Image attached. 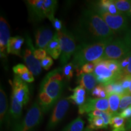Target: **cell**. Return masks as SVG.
<instances>
[{"label":"cell","instance_id":"1","mask_svg":"<svg viewBox=\"0 0 131 131\" xmlns=\"http://www.w3.org/2000/svg\"><path fill=\"white\" fill-rule=\"evenodd\" d=\"M74 34L81 44L110 41L115 35L102 18L91 8L82 12Z\"/></svg>","mask_w":131,"mask_h":131},{"label":"cell","instance_id":"2","mask_svg":"<svg viewBox=\"0 0 131 131\" xmlns=\"http://www.w3.org/2000/svg\"><path fill=\"white\" fill-rule=\"evenodd\" d=\"M109 42L84 43L77 46L72 61L75 69H77L85 64L97 61L103 59L106 46Z\"/></svg>","mask_w":131,"mask_h":131},{"label":"cell","instance_id":"3","mask_svg":"<svg viewBox=\"0 0 131 131\" xmlns=\"http://www.w3.org/2000/svg\"><path fill=\"white\" fill-rule=\"evenodd\" d=\"M29 16L32 21L40 22L45 18L50 21L55 19L58 1L56 0H28L25 1Z\"/></svg>","mask_w":131,"mask_h":131},{"label":"cell","instance_id":"4","mask_svg":"<svg viewBox=\"0 0 131 131\" xmlns=\"http://www.w3.org/2000/svg\"><path fill=\"white\" fill-rule=\"evenodd\" d=\"M44 114L38 101H35L14 131H36L42 122Z\"/></svg>","mask_w":131,"mask_h":131},{"label":"cell","instance_id":"5","mask_svg":"<svg viewBox=\"0 0 131 131\" xmlns=\"http://www.w3.org/2000/svg\"><path fill=\"white\" fill-rule=\"evenodd\" d=\"M57 32L61 48L60 63L64 66L68 64V61L76 50V41L74 35L65 27L61 31Z\"/></svg>","mask_w":131,"mask_h":131},{"label":"cell","instance_id":"6","mask_svg":"<svg viewBox=\"0 0 131 131\" xmlns=\"http://www.w3.org/2000/svg\"><path fill=\"white\" fill-rule=\"evenodd\" d=\"M94 10L105 21L114 34L126 33L128 30V17L126 15L122 14L114 15L101 10Z\"/></svg>","mask_w":131,"mask_h":131},{"label":"cell","instance_id":"7","mask_svg":"<svg viewBox=\"0 0 131 131\" xmlns=\"http://www.w3.org/2000/svg\"><path fill=\"white\" fill-rule=\"evenodd\" d=\"M131 51L123 40L113 39L106 45L103 59L119 61Z\"/></svg>","mask_w":131,"mask_h":131},{"label":"cell","instance_id":"8","mask_svg":"<svg viewBox=\"0 0 131 131\" xmlns=\"http://www.w3.org/2000/svg\"><path fill=\"white\" fill-rule=\"evenodd\" d=\"M95 67L93 73L95 77L97 83L106 85L109 83L119 81L124 76L113 72L107 68L104 59L95 61Z\"/></svg>","mask_w":131,"mask_h":131},{"label":"cell","instance_id":"9","mask_svg":"<svg viewBox=\"0 0 131 131\" xmlns=\"http://www.w3.org/2000/svg\"><path fill=\"white\" fill-rule=\"evenodd\" d=\"M70 101L68 98L60 100L52 110L51 115L47 123V131L53 130L64 118L69 109Z\"/></svg>","mask_w":131,"mask_h":131},{"label":"cell","instance_id":"10","mask_svg":"<svg viewBox=\"0 0 131 131\" xmlns=\"http://www.w3.org/2000/svg\"><path fill=\"white\" fill-rule=\"evenodd\" d=\"M26 47L23 52V57L29 70L35 76H38L42 72L41 62L34 56L33 50L35 49L32 41L28 34H26Z\"/></svg>","mask_w":131,"mask_h":131},{"label":"cell","instance_id":"11","mask_svg":"<svg viewBox=\"0 0 131 131\" xmlns=\"http://www.w3.org/2000/svg\"><path fill=\"white\" fill-rule=\"evenodd\" d=\"M10 83L12 88V95L23 106L27 105L30 96L28 84L16 75H15L12 81H10Z\"/></svg>","mask_w":131,"mask_h":131},{"label":"cell","instance_id":"12","mask_svg":"<svg viewBox=\"0 0 131 131\" xmlns=\"http://www.w3.org/2000/svg\"><path fill=\"white\" fill-rule=\"evenodd\" d=\"M64 81L52 80L44 78L41 83L40 91H45L51 97L55 103L59 101L64 88Z\"/></svg>","mask_w":131,"mask_h":131},{"label":"cell","instance_id":"13","mask_svg":"<svg viewBox=\"0 0 131 131\" xmlns=\"http://www.w3.org/2000/svg\"><path fill=\"white\" fill-rule=\"evenodd\" d=\"M23 106L12 95L10 106L9 109L7 121L6 123L8 129H10L11 130L14 131L22 121L23 119H21V118L23 114Z\"/></svg>","mask_w":131,"mask_h":131},{"label":"cell","instance_id":"14","mask_svg":"<svg viewBox=\"0 0 131 131\" xmlns=\"http://www.w3.org/2000/svg\"><path fill=\"white\" fill-rule=\"evenodd\" d=\"M96 110L104 112L109 111V104L107 98H88L84 104L79 106L78 114L80 115L88 114Z\"/></svg>","mask_w":131,"mask_h":131},{"label":"cell","instance_id":"15","mask_svg":"<svg viewBox=\"0 0 131 131\" xmlns=\"http://www.w3.org/2000/svg\"><path fill=\"white\" fill-rule=\"evenodd\" d=\"M10 26L6 19L1 16L0 18V55L1 58L7 57L8 42L10 38Z\"/></svg>","mask_w":131,"mask_h":131},{"label":"cell","instance_id":"16","mask_svg":"<svg viewBox=\"0 0 131 131\" xmlns=\"http://www.w3.org/2000/svg\"><path fill=\"white\" fill-rule=\"evenodd\" d=\"M54 34L52 29L46 26L38 27L35 32L36 47L38 49H46L47 45L53 39Z\"/></svg>","mask_w":131,"mask_h":131},{"label":"cell","instance_id":"17","mask_svg":"<svg viewBox=\"0 0 131 131\" xmlns=\"http://www.w3.org/2000/svg\"><path fill=\"white\" fill-rule=\"evenodd\" d=\"M91 9L95 10L103 11L114 15L120 14L114 4V0H101L95 1L92 3Z\"/></svg>","mask_w":131,"mask_h":131},{"label":"cell","instance_id":"18","mask_svg":"<svg viewBox=\"0 0 131 131\" xmlns=\"http://www.w3.org/2000/svg\"><path fill=\"white\" fill-rule=\"evenodd\" d=\"M77 83L84 88L89 94L96 86L97 81L94 73H83L78 76Z\"/></svg>","mask_w":131,"mask_h":131},{"label":"cell","instance_id":"19","mask_svg":"<svg viewBox=\"0 0 131 131\" xmlns=\"http://www.w3.org/2000/svg\"><path fill=\"white\" fill-rule=\"evenodd\" d=\"M24 42V39L20 36H15L10 38L7 45V53L21 57V47Z\"/></svg>","mask_w":131,"mask_h":131},{"label":"cell","instance_id":"20","mask_svg":"<svg viewBox=\"0 0 131 131\" xmlns=\"http://www.w3.org/2000/svg\"><path fill=\"white\" fill-rule=\"evenodd\" d=\"M8 114V101L7 97L6 95L4 89L2 85H1L0 89V123H1V127L2 126L7 123Z\"/></svg>","mask_w":131,"mask_h":131},{"label":"cell","instance_id":"21","mask_svg":"<svg viewBox=\"0 0 131 131\" xmlns=\"http://www.w3.org/2000/svg\"><path fill=\"white\" fill-rule=\"evenodd\" d=\"M52 58L57 60L61 55V48L57 32L54 34L53 39L50 41L45 49Z\"/></svg>","mask_w":131,"mask_h":131},{"label":"cell","instance_id":"22","mask_svg":"<svg viewBox=\"0 0 131 131\" xmlns=\"http://www.w3.org/2000/svg\"><path fill=\"white\" fill-rule=\"evenodd\" d=\"M73 94L68 96V99L69 101H72L74 104L78 106H81L86 102V89L83 87L78 86L72 90Z\"/></svg>","mask_w":131,"mask_h":131},{"label":"cell","instance_id":"23","mask_svg":"<svg viewBox=\"0 0 131 131\" xmlns=\"http://www.w3.org/2000/svg\"><path fill=\"white\" fill-rule=\"evenodd\" d=\"M37 101L45 114L48 112L56 104L53 100L45 91H40Z\"/></svg>","mask_w":131,"mask_h":131},{"label":"cell","instance_id":"24","mask_svg":"<svg viewBox=\"0 0 131 131\" xmlns=\"http://www.w3.org/2000/svg\"><path fill=\"white\" fill-rule=\"evenodd\" d=\"M122 95L117 94H112L107 95V100L109 104V112L113 115L119 114L118 112Z\"/></svg>","mask_w":131,"mask_h":131},{"label":"cell","instance_id":"25","mask_svg":"<svg viewBox=\"0 0 131 131\" xmlns=\"http://www.w3.org/2000/svg\"><path fill=\"white\" fill-rule=\"evenodd\" d=\"M89 124L84 131H95L103 129H107V127L104 124L102 118L96 117L94 118H88Z\"/></svg>","mask_w":131,"mask_h":131},{"label":"cell","instance_id":"26","mask_svg":"<svg viewBox=\"0 0 131 131\" xmlns=\"http://www.w3.org/2000/svg\"><path fill=\"white\" fill-rule=\"evenodd\" d=\"M110 126L112 127V131H126L125 119L120 117L119 114L113 116Z\"/></svg>","mask_w":131,"mask_h":131},{"label":"cell","instance_id":"27","mask_svg":"<svg viewBox=\"0 0 131 131\" xmlns=\"http://www.w3.org/2000/svg\"><path fill=\"white\" fill-rule=\"evenodd\" d=\"M84 121L78 117L69 123L61 131H84Z\"/></svg>","mask_w":131,"mask_h":131},{"label":"cell","instance_id":"28","mask_svg":"<svg viewBox=\"0 0 131 131\" xmlns=\"http://www.w3.org/2000/svg\"><path fill=\"white\" fill-rule=\"evenodd\" d=\"M114 3L120 14L127 16L131 7V1L129 0H114Z\"/></svg>","mask_w":131,"mask_h":131},{"label":"cell","instance_id":"29","mask_svg":"<svg viewBox=\"0 0 131 131\" xmlns=\"http://www.w3.org/2000/svg\"><path fill=\"white\" fill-rule=\"evenodd\" d=\"M91 95L96 98H107V94L106 93L104 85L98 84L91 92Z\"/></svg>","mask_w":131,"mask_h":131},{"label":"cell","instance_id":"30","mask_svg":"<svg viewBox=\"0 0 131 131\" xmlns=\"http://www.w3.org/2000/svg\"><path fill=\"white\" fill-rule=\"evenodd\" d=\"M75 69H75V66L72 62L66 64L62 68L63 75L67 81H70V79L73 77Z\"/></svg>","mask_w":131,"mask_h":131},{"label":"cell","instance_id":"31","mask_svg":"<svg viewBox=\"0 0 131 131\" xmlns=\"http://www.w3.org/2000/svg\"><path fill=\"white\" fill-rule=\"evenodd\" d=\"M107 68L113 72L118 75H123L119 61L114 60H104Z\"/></svg>","mask_w":131,"mask_h":131},{"label":"cell","instance_id":"32","mask_svg":"<svg viewBox=\"0 0 131 131\" xmlns=\"http://www.w3.org/2000/svg\"><path fill=\"white\" fill-rule=\"evenodd\" d=\"M95 67V64L94 62L88 63L82 66L81 68L76 69L77 72V77L79 75L83 74V73H93Z\"/></svg>","mask_w":131,"mask_h":131},{"label":"cell","instance_id":"33","mask_svg":"<svg viewBox=\"0 0 131 131\" xmlns=\"http://www.w3.org/2000/svg\"><path fill=\"white\" fill-rule=\"evenodd\" d=\"M131 106V94H124L122 95L120 104H119V111L122 112L129 106Z\"/></svg>","mask_w":131,"mask_h":131},{"label":"cell","instance_id":"34","mask_svg":"<svg viewBox=\"0 0 131 131\" xmlns=\"http://www.w3.org/2000/svg\"><path fill=\"white\" fill-rule=\"evenodd\" d=\"M13 72H14L15 75H18V76H20L21 75L23 74V73L28 72L29 69L27 66L22 64H18L13 67L12 68Z\"/></svg>","mask_w":131,"mask_h":131},{"label":"cell","instance_id":"35","mask_svg":"<svg viewBox=\"0 0 131 131\" xmlns=\"http://www.w3.org/2000/svg\"><path fill=\"white\" fill-rule=\"evenodd\" d=\"M33 53H34V56L38 60H41L45 59L47 57V52L45 49H34L33 50Z\"/></svg>","mask_w":131,"mask_h":131},{"label":"cell","instance_id":"36","mask_svg":"<svg viewBox=\"0 0 131 131\" xmlns=\"http://www.w3.org/2000/svg\"><path fill=\"white\" fill-rule=\"evenodd\" d=\"M40 62L42 68L46 70L50 69V68H51L53 64V59H52L51 57L49 56H47L45 59H43Z\"/></svg>","mask_w":131,"mask_h":131},{"label":"cell","instance_id":"37","mask_svg":"<svg viewBox=\"0 0 131 131\" xmlns=\"http://www.w3.org/2000/svg\"><path fill=\"white\" fill-rule=\"evenodd\" d=\"M19 77L23 81H24L26 83H31L32 82L34 81L35 78H34V74L31 72L30 70H29L27 72L23 73V74L21 75L20 76H19Z\"/></svg>","mask_w":131,"mask_h":131},{"label":"cell","instance_id":"38","mask_svg":"<svg viewBox=\"0 0 131 131\" xmlns=\"http://www.w3.org/2000/svg\"><path fill=\"white\" fill-rule=\"evenodd\" d=\"M113 116L114 115L109 111H107V112L103 111L102 113H101L100 117L102 118L103 121H104V124H105V126L107 127H108V126L110 125L111 119H112Z\"/></svg>","mask_w":131,"mask_h":131},{"label":"cell","instance_id":"39","mask_svg":"<svg viewBox=\"0 0 131 131\" xmlns=\"http://www.w3.org/2000/svg\"><path fill=\"white\" fill-rule=\"evenodd\" d=\"M114 94H117L120 95H123L125 94V91L120 82L117 81L114 83Z\"/></svg>","mask_w":131,"mask_h":131},{"label":"cell","instance_id":"40","mask_svg":"<svg viewBox=\"0 0 131 131\" xmlns=\"http://www.w3.org/2000/svg\"><path fill=\"white\" fill-rule=\"evenodd\" d=\"M129 63L127 67L122 70V74L124 77H131V51L127 54Z\"/></svg>","mask_w":131,"mask_h":131},{"label":"cell","instance_id":"41","mask_svg":"<svg viewBox=\"0 0 131 131\" xmlns=\"http://www.w3.org/2000/svg\"><path fill=\"white\" fill-rule=\"evenodd\" d=\"M119 82H120L124 90L125 91V94H127V92H128L129 86L130 84V77H124Z\"/></svg>","mask_w":131,"mask_h":131},{"label":"cell","instance_id":"42","mask_svg":"<svg viewBox=\"0 0 131 131\" xmlns=\"http://www.w3.org/2000/svg\"><path fill=\"white\" fill-rule=\"evenodd\" d=\"M52 26L55 28V30H57V32H60L63 29V22L58 18H55L52 21Z\"/></svg>","mask_w":131,"mask_h":131},{"label":"cell","instance_id":"43","mask_svg":"<svg viewBox=\"0 0 131 131\" xmlns=\"http://www.w3.org/2000/svg\"><path fill=\"white\" fill-rule=\"evenodd\" d=\"M123 40L127 47L131 50V27L126 32Z\"/></svg>","mask_w":131,"mask_h":131},{"label":"cell","instance_id":"44","mask_svg":"<svg viewBox=\"0 0 131 131\" xmlns=\"http://www.w3.org/2000/svg\"><path fill=\"white\" fill-rule=\"evenodd\" d=\"M119 115L124 119H129L131 118V106L122 111L119 113Z\"/></svg>","mask_w":131,"mask_h":131},{"label":"cell","instance_id":"45","mask_svg":"<svg viewBox=\"0 0 131 131\" xmlns=\"http://www.w3.org/2000/svg\"><path fill=\"white\" fill-rule=\"evenodd\" d=\"M104 88L107 95L112 94H114V83H109L106 85H104Z\"/></svg>","mask_w":131,"mask_h":131},{"label":"cell","instance_id":"46","mask_svg":"<svg viewBox=\"0 0 131 131\" xmlns=\"http://www.w3.org/2000/svg\"><path fill=\"white\" fill-rule=\"evenodd\" d=\"M131 129V118L127 119L126 123V129L128 130Z\"/></svg>","mask_w":131,"mask_h":131},{"label":"cell","instance_id":"47","mask_svg":"<svg viewBox=\"0 0 131 131\" xmlns=\"http://www.w3.org/2000/svg\"><path fill=\"white\" fill-rule=\"evenodd\" d=\"M130 77V86H129V89L128 90V92H127V94H131V77Z\"/></svg>","mask_w":131,"mask_h":131},{"label":"cell","instance_id":"48","mask_svg":"<svg viewBox=\"0 0 131 131\" xmlns=\"http://www.w3.org/2000/svg\"><path fill=\"white\" fill-rule=\"evenodd\" d=\"M127 17H128V18H129L131 20V7H130V11H129L128 15H127Z\"/></svg>","mask_w":131,"mask_h":131},{"label":"cell","instance_id":"49","mask_svg":"<svg viewBox=\"0 0 131 131\" xmlns=\"http://www.w3.org/2000/svg\"><path fill=\"white\" fill-rule=\"evenodd\" d=\"M130 131H131V130H130Z\"/></svg>","mask_w":131,"mask_h":131}]
</instances>
